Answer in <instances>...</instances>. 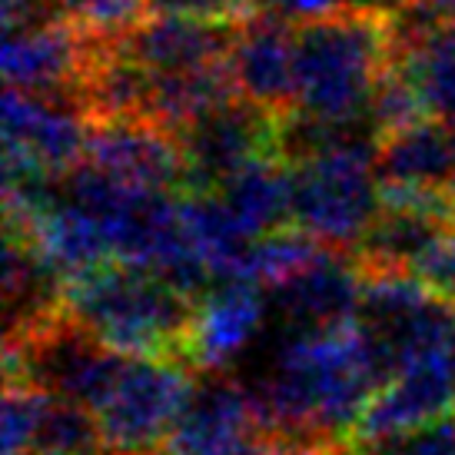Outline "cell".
<instances>
[{
    "instance_id": "1",
    "label": "cell",
    "mask_w": 455,
    "mask_h": 455,
    "mask_svg": "<svg viewBox=\"0 0 455 455\" xmlns=\"http://www.w3.org/2000/svg\"><path fill=\"white\" fill-rule=\"evenodd\" d=\"M379 372L355 323L286 329L266 379L253 386L269 429L286 445H346Z\"/></svg>"
},
{
    "instance_id": "2",
    "label": "cell",
    "mask_w": 455,
    "mask_h": 455,
    "mask_svg": "<svg viewBox=\"0 0 455 455\" xmlns=\"http://www.w3.org/2000/svg\"><path fill=\"white\" fill-rule=\"evenodd\" d=\"M395 64L399 47L389 13L349 7L296 24V114L332 124L363 120L379 80Z\"/></svg>"
},
{
    "instance_id": "3",
    "label": "cell",
    "mask_w": 455,
    "mask_h": 455,
    "mask_svg": "<svg viewBox=\"0 0 455 455\" xmlns=\"http://www.w3.org/2000/svg\"><path fill=\"white\" fill-rule=\"evenodd\" d=\"M193 306V296L156 273L116 259L64 286V309L80 326L116 353L147 359L187 363Z\"/></svg>"
},
{
    "instance_id": "4",
    "label": "cell",
    "mask_w": 455,
    "mask_h": 455,
    "mask_svg": "<svg viewBox=\"0 0 455 455\" xmlns=\"http://www.w3.org/2000/svg\"><path fill=\"white\" fill-rule=\"evenodd\" d=\"M127 363L130 355L100 342L67 309L4 336L7 382L70 399L90 412H100Z\"/></svg>"
},
{
    "instance_id": "5",
    "label": "cell",
    "mask_w": 455,
    "mask_h": 455,
    "mask_svg": "<svg viewBox=\"0 0 455 455\" xmlns=\"http://www.w3.org/2000/svg\"><path fill=\"white\" fill-rule=\"evenodd\" d=\"M376 150L379 143L366 140L292 164L290 227L336 253L353 256L382 210Z\"/></svg>"
},
{
    "instance_id": "6",
    "label": "cell",
    "mask_w": 455,
    "mask_h": 455,
    "mask_svg": "<svg viewBox=\"0 0 455 455\" xmlns=\"http://www.w3.org/2000/svg\"><path fill=\"white\" fill-rule=\"evenodd\" d=\"M355 329L386 382L412 359L435 349L455 323V306L432 296L412 273H363ZM379 386V389H382Z\"/></svg>"
},
{
    "instance_id": "7",
    "label": "cell",
    "mask_w": 455,
    "mask_h": 455,
    "mask_svg": "<svg viewBox=\"0 0 455 455\" xmlns=\"http://www.w3.org/2000/svg\"><path fill=\"white\" fill-rule=\"evenodd\" d=\"M93 120L76 93H27L7 87L4 97V187L60 180L87 156Z\"/></svg>"
},
{
    "instance_id": "8",
    "label": "cell",
    "mask_w": 455,
    "mask_h": 455,
    "mask_svg": "<svg viewBox=\"0 0 455 455\" xmlns=\"http://www.w3.org/2000/svg\"><path fill=\"white\" fill-rule=\"evenodd\" d=\"M193 379L196 372L180 359L130 355L110 399L97 412L107 449L120 455L164 452L166 435L190 399Z\"/></svg>"
},
{
    "instance_id": "9",
    "label": "cell",
    "mask_w": 455,
    "mask_h": 455,
    "mask_svg": "<svg viewBox=\"0 0 455 455\" xmlns=\"http://www.w3.org/2000/svg\"><path fill=\"white\" fill-rule=\"evenodd\" d=\"M269 419L253 386L233 372H196L190 399L166 435L164 455H240L269 439Z\"/></svg>"
},
{
    "instance_id": "10",
    "label": "cell",
    "mask_w": 455,
    "mask_h": 455,
    "mask_svg": "<svg viewBox=\"0 0 455 455\" xmlns=\"http://www.w3.org/2000/svg\"><path fill=\"white\" fill-rule=\"evenodd\" d=\"M180 147L187 156V190L216 193L243 166L279 156V114L236 97L203 120L180 130Z\"/></svg>"
},
{
    "instance_id": "11",
    "label": "cell",
    "mask_w": 455,
    "mask_h": 455,
    "mask_svg": "<svg viewBox=\"0 0 455 455\" xmlns=\"http://www.w3.org/2000/svg\"><path fill=\"white\" fill-rule=\"evenodd\" d=\"M84 164L153 193L187 190V156L173 130L153 120H100L90 127Z\"/></svg>"
},
{
    "instance_id": "12",
    "label": "cell",
    "mask_w": 455,
    "mask_h": 455,
    "mask_svg": "<svg viewBox=\"0 0 455 455\" xmlns=\"http://www.w3.org/2000/svg\"><path fill=\"white\" fill-rule=\"evenodd\" d=\"M449 336V332H445ZM455 412V355L445 339L412 359L382 386L355 422L349 443L382 439L405 429H419Z\"/></svg>"
},
{
    "instance_id": "13",
    "label": "cell",
    "mask_w": 455,
    "mask_h": 455,
    "mask_svg": "<svg viewBox=\"0 0 455 455\" xmlns=\"http://www.w3.org/2000/svg\"><path fill=\"white\" fill-rule=\"evenodd\" d=\"M266 290L250 279H220L196 296L187 339L193 372H227L259 336L266 319Z\"/></svg>"
},
{
    "instance_id": "14",
    "label": "cell",
    "mask_w": 455,
    "mask_h": 455,
    "mask_svg": "<svg viewBox=\"0 0 455 455\" xmlns=\"http://www.w3.org/2000/svg\"><path fill=\"white\" fill-rule=\"evenodd\" d=\"M90 57H93V47L64 17L7 27V37H4L7 87L27 90V93H76L80 97Z\"/></svg>"
},
{
    "instance_id": "15",
    "label": "cell",
    "mask_w": 455,
    "mask_h": 455,
    "mask_svg": "<svg viewBox=\"0 0 455 455\" xmlns=\"http://www.w3.org/2000/svg\"><path fill=\"white\" fill-rule=\"evenodd\" d=\"M292 44H296V24H286L269 13H253L236 27L227 64L243 100L279 116L296 110Z\"/></svg>"
},
{
    "instance_id": "16",
    "label": "cell",
    "mask_w": 455,
    "mask_h": 455,
    "mask_svg": "<svg viewBox=\"0 0 455 455\" xmlns=\"http://www.w3.org/2000/svg\"><path fill=\"white\" fill-rule=\"evenodd\" d=\"M363 269L353 256L329 250L303 273L269 290V303L286 329H329L353 323L363 299Z\"/></svg>"
},
{
    "instance_id": "17",
    "label": "cell",
    "mask_w": 455,
    "mask_h": 455,
    "mask_svg": "<svg viewBox=\"0 0 455 455\" xmlns=\"http://www.w3.org/2000/svg\"><path fill=\"white\" fill-rule=\"evenodd\" d=\"M376 177L382 190L429 193L455 203V127L422 120L416 127L382 137Z\"/></svg>"
},
{
    "instance_id": "18",
    "label": "cell",
    "mask_w": 455,
    "mask_h": 455,
    "mask_svg": "<svg viewBox=\"0 0 455 455\" xmlns=\"http://www.w3.org/2000/svg\"><path fill=\"white\" fill-rule=\"evenodd\" d=\"M236 27L200 24L187 17H147L116 51L150 74H183L227 64Z\"/></svg>"
},
{
    "instance_id": "19",
    "label": "cell",
    "mask_w": 455,
    "mask_h": 455,
    "mask_svg": "<svg viewBox=\"0 0 455 455\" xmlns=\"http://www.w3.org/2000/svg\"><path fill=\"white\" fill-rule=\"evenodd\" d=\"M455 227V216L443 210L382 203L379 216L355 246L353 259L363 273H416L422 256Z\"/></svg>"
},
{
    "instance_id": "20",
    "label": "cell",
    "mask_w": 455,
    "mask_h": 455,
    "mask_svg": "<svg viewBox=\"0 0 455 455\" xmlns=\"http://www.w3.org/2000/svg\"><path fill=\"white\" fill-rule=\"evenodd\" d=\"M236 97L240 90L233 84L229 64L183 70V74H153L147 120L180 133L206 114L233 103Z\"/></svg>"
},
{
    "instance_id": "21",
    "label": "cell",
    "mask_w": 455,
    "mask_h": 455,
    "mask_svg": "<svg viewBox=\"0 0 455 455\" xmlns=\"http://www.w3.org/2000/svg\"><path fill=\"white\" fill-rule=\"evenodd\" d=\"M256 240L279 227H290V200H292V173L290 164L279 156H266L243 166L213 193Z\"/></svg>"
},
{
    "instance_id": "22",
    "label": "cell",
    "mask_w": 455,
    "mask_h": 455,
    "mask_svg": "<svg viewBox=\"0 0 455 455\" xmlns=\"http://www.w3.org/2000/svg\"><path fill=\"white\" fill-rule=\"evenodd\" d=\"M399 67L419 90L432 120L455 127V24L405 44Z\"/></svg>"
},
{
    "instance_id": "23",
    "label": "cell",
    "mask_w": 455,
    "mask_h": 455,
    "mask_svg": "<svg viewBox=\"0 0 455 455\" xmlns=\"http://www.w3.org/2000/svg\"><path fill=\"white\" fill-rule=\"evenodd\" d=\"M103 429L97 412L84 405L60 399V395H37V419L27 455H103Z\"/></svg>"
},
{
    "instance_id": "24",
    "label": "cell",
    "mask_w": 455,
    "mask_h": 455,
    "mask_svg": "<svg viewBox=\"0 0 455 455\" xmlns=\"http://www.w3.org/2000/svg\"><path fill=\"white\" fill-rule=\"evenodd\" d=\"M323 253H329V246L316 243L309 233L296 227H279L253 243L246 279L269 292L283 286L286 279H292L296 273H303L306 266H313Z\"/></svg>"
},
{
    "instance_id": "25",
    "label": "cell",
    "mask_w": 455,
    "mask_h": 455,
    "mask_svg": "<svg viewBox=\"0 0 455 455\" xmlns=\"http://www.w3.org/2000/svg\"><path fill=\"white\" fill-rule=\"evenodd\" d=\"M147 13V0H60V17L93 47H120Z\"/></svg>"
},
{
    "instance_id": "26",
    "label": "cell",
    "mask_w": 455,
    "mask_h": 455,
    "mask_svg": "<svg viewBox=\"0 0 455 455\" xmlns=\"http://www.w3.org/2000/svg\"><path fill=\"white\" fill-rule=\"evenodd\" d=\"M366 116L382 140L389 137V133H399V130H409L422 124V120H429V110H426V103L419 97V90L412 87V80L405 76V70L395 64L379 80V87H376L372 100H369Z\"/></svg>"
},
{
    "instance_id": "27",
    "label": "cell",
    "mask_w": 455,
    "mask_h": 455,
    "mask_svg": "<svg viewBox=\"0 0 455 455\" xmlns=\"http://www.w3.org/2000/svg\"><path fill=\"white\" fill-rule=\"evenodd\" d=\"M342 455H455V416H445L419 429L395 432V435H382V439L346 443Z\"/></svg>"
},
{
    "instance_id": "28",
    "label": "cell",
    "mask_w": 455,
    "mask_h": 455,
    "mask_svg": "<svg viewBox=\"0 0 455 455\" xmlns=\"http://www.w3.org/2000/svg\"><path fill=\"white\" fill-rule=\"evenodd\" d=\"M150 17H187L200 24L240 27L256 13L253 0H147Z\"/></svg>"
},
{
    "instance_id": "29",
    "label": "cell",
    "mask_w": 455,
    "mask_h": 455,
    "mask_svg": "<svg viewBox=\"0 0 455 455\" xmlns=\"http://www.w3.org/2000/svg\"><path fill=\"white\" fill-rule=\"evenodd\" d=\"M37 389H27L17 382H7L4 395V455H27L34 419H37Z\"/></svg>"
},
{
    "instance_id": "30",
    "label": "cell",
    "mask_w": 455,
    "mask_h": 455,
    "mask_svg": "<svg viewBox=\"0 0 455 455\" xmlns=\"http://www.w3.org/2000/svg\"><path fill=\"white\" fill-rule=\"evenodd\" d=\"M412 276H416L432 296H439V299L455 306V227L432 246L429 253L422 256V263L416 266Z\"/></svg>"
},
{
    "instance_id": "31",
    "label": "cell",
    "mask_w": 455,
    "mask_h": 455,
    "mask_svg": "<svg viewBox=\"0 0 455 455\" xmlns=\"http://www.w3.org/2000/svg\"><path fill=\"white\" fill-rule=\"evenodd\" d=\"M355 0H253L256 13H269L286 24H309L329 13L349 11Z\"/></svg>"
},
{
    "instance_id": "32",
    "label": "cell",
    "mask_w": 455,
    "mask_h": 455,
    "mask_svg": "<svg viewBox=\"0 0 455 455\" xmlns=\"http://www.w3.org/2000/svg\"><path fill=\"white\" fill-rule=\"evenodd\" d=\"M279 455H342V445H279Z\"/></svg>"
},
{
    "instance_id": "33",
    "label": "cell",
    "mask_w": 455,
    "mask_h": 455,
    "mask_svg": "<svg viewBox=\"0 0 455 455\" xmlns=\"http://www.w3.org/2000/svg\"><path fill=\"white\" fill-rule=\"evenodd\" d=\"M103 455H120V452H110V449H107V452H103Z\"/></svg>"
},
{
    "instance_id": "34",
    "label": "cell",
    "mask_w": 455,
    "mask_h": 455,
    "mask_svg": "<svg viewBox=\"0 0 455 455\" xmlns=\"http://www.w3.org/2000/svg\"><path fill=\"white\" fill-rule=\"evenodd\" d=\"M156 455H164V452H156Z\"/></svg>"
},
{
    "instance_id": "35",
    "label": "cell",
    "mask_w": 455,
    "mask_h": 455,
    "mask_svg": "<svg viewBox=\"0 0 455 455\" xmlns=\"http://www.w3.org/2000/svg\"><path fill=\"white\" fill-rule=\"evenodd\" d=\"M405 4H409V0H405Z\"/></svg>"
}]
</instances>
